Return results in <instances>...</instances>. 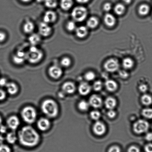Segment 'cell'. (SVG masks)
Wrapping results in <instances>:
<instances>
[{"label":"cell","mask_w":152,"mask_h":152,"mask_svg":"<svg viewBox=\"0 0 152 152\" xmlns=\"http://www.w3.org/2000/svg\"><path fill=\"white\" fill-rule=\"evenodd\" d=\"M18 139L20 144L25 147H31L39 143V134L33 128L30 126L23 127L18 132Z\"/></svg>","instance_id":"6da1fadb"},{"label":"cell","mask_w":152,"mask_h":152,"mask_svg":"<svg viewBox=\"0 0 152 152\" xmlns=\"http://www.w3.org/2000/svg\"><path fill=\"white\" fill-rule=\"evenodd\" d=\"M41 110L47 117L54 118L58 114L59 109L58 104L52 99H47L41 104Z\"/></svg>","instance_id":"7a4b0ae2"},{"label":"cell","mask_w":152,"mask_h":152,"mask_svg":"<svg viewBox=\"0 0 152 152\" xmlns=\"http://www.w3.org/2000/svg\"><path fill=\"white\" fill-rule=\"evenodd\" d=\"M44 55L42 50L35 46L31 45L26 52V60L31 64H37L42 60Z\"/></svg>","instance_id":"3957f363"},{"label":"cell","mask_w":152,"mask_h":152,"mask_svg":"<svg viewBox=\"0 0 152 152\" xmlns=\"http://www.w3.org/2000/svg\"><path fill=\"white\" fill-rule=\"evenodd\" d=\"M21 116L23 120L29 124L33 123L36 120L37 113L34 107H24L21 112Z\"/></svg>","instance_id":"277c9868"},{"label":"cell","mask_w":152,"mask_h":152,"mask_svg":"<svg viewBox=\"0 0 152 152\" xmlns=\"http://www.w3.org/2000/svg\"><path fill=\"white\" fill-rule=\"evenodd\" d=\"M71 15L75 21L82 22L86 19L88 15V11L85 7H77L72 10Z\"/></svg>","instance_id":"5b68a950"},{"label":"cell","mask_w":152,"mask_h":152,"mask_svg":"<svg viewBox=\"0 0 152 152\" xmlns=\"http://www.w3.org/2000/svg\"><path fill=\"white\" fill-rule=\"evenodd\" d=\"M133 128L134 132L136 134H140L144 133L148 130L149 124L147 121L140 119L134 124Z\"/></svg>","instance_id":"8992f818"},{"label":"cell","mask_w":152,"mask_h":152,"mask_svg":"<svg viewBox=\"0 0 152 152\" xmlns=\"http://www.w3.org/2000/svg\"><path fill=\"white\" fill-rule=\"evenodd\" d=\"M38 31L41 36L47 37L51 34L53 29L49 24L43 22L39 23L38 26Z\"/></svg>","instance_id":"52a82bcc"},{"label":"cell","mask_w":152,"mask_h":152,"mask_svg":"<svg viewBox=\"0 0 152 152\" xmlns=\"http://www.w3.org/2000/svg\"><path fill=\"white\" fill-rule=\"evenodd\" d=\"M119 63L117 60L111 58L107 60L104 65V69L107 72H114L119 69Z\"/></svg>","instance_id":"ba28073f"},{"label":"cell","mask_w":152,"mask_h":152,"mask_svg":"<svg viewBox=\"0 0 152 152\" xmlns=\"http://www.w3.org/2000/svg\"><path fill=\"white\" fill-rule=\"evenodd\" d=\"M50 76L53 79H57L62 76L63 71L61 67L57 65L50 66L48 70Z\"/></svg>","instance_id":"9c48e42d"},{"label":"cell","mask_w":152,"mask_h":152,"mask_svg":"<svg viewBox=\"0 0 152 152\" xmlns=\"http://www.w3.org/2000/svg\"><path fill=\"white\" fill-rule=\"evenodd\" d=\"M26 60V52L20 50L17 51L12 57L13 62L16 64H23Z\"/></svg>","instance_id":"30bf717a"},{"label":"cell","mask_w":152,"mask_h":152,"mask_svg":"<svg viewBox=\"0 0 152 152\" xmlns=\"http://www.w3.org/2000/svg\"><path fill=\"white\" fill-rule=\"evenodd\" d=\"M57 19L56 13L52 10H48L46 12L44 15L43 22L50 24L55 23Z\"/></svg>","instance_id":"8fae6325"},{"label":"cell","mask_w":152,"mask_h":152,"mask_svg":"<svg viewBox=\"0 0 152 152\" xmlns=\"http://www.w3.org/2000/svg\"><path fill=\"white\" fill-rule=\"evenodd\" d=\"M93 130L96 135L101 136L105 133L106 128L105 125L102 122L97 121L93 125Z\"/></svg>","instance_id":"7c38bea8"},{"label":"cell","mask_w":152,"mask_h":152,"mask_svg":"<svg viewBox=\"0 0 152 152\" xmlns=\"http://www.w3.org/2000/svg\"><path fill=\"white\" fill-rule=\"evenodd\" d=\"M20 121L18 118L15 116H11L7 121L8 127L12 130H15L20 125Z\"/></svg>","instance_id":"4fadbf2b"},{"label":"cell","mask_w":152,"mask_h":152,"mask_svg":"<svg viewBox=\"0 0 152 152\" xmlns=\"http://www.w3.org/2000/svg\"><path fill=\"white\" fill-rule=\"evenodd\" d=\"M89 104L94 108H99L101 107L102 104V100L99 96L94 94L89 99Z\"/></svg>","instance_id":"5bb4252c"},{"label":"cell","mask_w":152,"mask_h":152,"mask_svg":"<svg viewBox=\"0 0 152 152\" xmlns=\"http://www.w3.org/2000/svg\"><path fill=\"white\" fill-rule=\"evenodd\" d=\"M37 127L40 130L45 131L47 130L50 127L51 124L50 121L46 118H41L38 120Z\"/></svg>","instance_id":"9a60e30c"},{"label":"cell","mask_w":152,"mask_h":152,"mask_svg":"<svg viewBox=\"0 0 152 152\" xmlns=\"http://www.w3.org/2000/svg\"><path fill=\"white\" fill-rule=\"evenodd\" d=\"M63 92L68 94H73L76 91V86L72 82H68L65 83L62 87Z\"/></svg>","instance_id":"2e32d148"},{"label":"cell","mask_w":152,"mask_h":152,"mask_svg":"<svg viewBox=\"0 0 152 152\" xmlns=\"http://www.w3.org/2000/svg\"><path fill=\"white\" fill-rule=\"evenodd\" d=\"M104 21L107 26L112 27L115 25L116 19L113 15L107 13L104 16Z\"/></svg>","instance_id":"e0dca14e"},{"label":"cell","mask_w":152,"mask_h":152,"mask_svg":"<svg viewBox=\"0 0 152 152\" xmlns=\"http://www.w3.org/2000/svg\"><path fill=\"white\" fill-rule=\"evenodd\" d=\"M78 89L79 94L81 95L86 96L91 92V88L89 84L87 83L83 82L80 85Z\"/></svg>","instance_id":"ac0fdd59"},{"label":"cell","mask_w":152,"mask_h":152,"mask_svg":"<svg viewBox=\"0 0 152 152\" xmlns=\"http://www.w3.org/2000/svg\"><path fill=\"white\" fill-rule=\"evenodd\" d=\"M41 35L39 34L32 33L28 38L29 42L32 46H37L41 42Z\"/></svg>","instance_id":"d6986e66"},{"label":"cell","mask_w":152,"mask_h":152,"mask_svg":"<svg viewBox=\"0 0 152 152\" xmlns=\"http://www.w3.org/2000/svg\"><path fill=\"white\" fill-rule=\"evenodd\" d=\"M76 34L77 37L80 38H83L85 37L88 34V30L86 26H81L77 28L76 30Z\"/></svg>","instance_id":"ffe728a7"},{"label":"cell","mask_w":152,"mask_h":152,"mask_svg":"<svg viewBox=\"0 0 152 152\" xmlns=\"http://www.w3.org/2000/svg\"><path fill=\"white\" fill-rule=\"evenodd\" d=\"M35 28L34 23L30 20L26 21L23 25V29L25 33L31 34L33 33Z\"/></svg>","instance_id":"44dd1931"},{"label":"cell","mask_w":152,"mask_h":152,"mask_svg":"<svg viewBox=\"0 0 152 152\" xmlns=\"http://www.w3.org/2000/svg\"><path fill=\"white\" fill-rule=\"evenodd\" d=\"M105 107L109 110H113L116 106L117 102L114 98L113 97H109L105 100L104 102Z\"/></svg>","instance_id":"7402d4cb"},{"label":"cell","mask_w":152,"mask_h":152,"mask_svg":"<svg viewBox=\"0 0 152 152\" xmlns=\"http://www.w3.org/2000/svg\"><path fill=\"white\" fill-rule=\"evenodd\" d=\"M6 87L7 91L11 95H15L18 91V87L14 83H8Z\"/></svg>","instance_id":"603a6c76"},{"label":"cell","mask_w":152,"mask_h":152,"mask_svg":"<svg viewBox=\"0 0 152 152\" xmlns=\"http://www.w3.org/2000/svg\"><path fill=\"white\" fill-rule=\"evenodd\" d=\"M73 5V0H61L60 6L64 11H67L72 8Z\"/></svg>","instance_id":"cb8c5ba5"},{"label":"cell","mask_w":152,"mask_h":152,"mask_svg":"<svg viewBox=\"0 0 152 152\" xmlns=\"http://www.w3.org/2000/svg\"><path fill=\"white\" fill-rule=\"evenodd\" d=\"M105 85L107 91L110 92L116 91L118 88L117 83L112 80H108L105 82Z\"/></svg>","instance_id":"d4e9b609"},{"label":"cell","mask_w":152,"mask_h":152,"mask_svg":"<svg viewBox=\"0 0 152 152\" xmlns=\"http://www.w3.org/2000/svg\"><path fill=\"white\" fill-rule=\"evenodd\" d=\"M99 23L98 19L95 17H92L88 19L87 22V26L90 28L94 29L98 26Z\"/></svg>","instance_id":"484cf974"},{"label":"cell","mask_w":152,"mask_h":152,"mask_svg":"<svg viewBox=\"0 0 152 152\" xmlns=\"http://www.w3.org/2000/svg\"><path fill=\"white\" fill-rule=\"evenodd\" d=\"M122 66L125 69H130L132 68L134 66L133 60L129 57H126L123 60Z\"/></svg>","instance_id":"4316f807"},{"label":"cell","mask_w":152,"mask_h":152,"mask_svg":"<svg viewBox=\"0 0 152 152\" xmlns=\"http://www.w3.org/2000/svg\"><path fill=\"white\" fill-rule=\"evenodd\" d=\"M150 11V7L147 4H142L139 7V14L141 16H146L148 14Z\"/></svg>","instance_id":"83f0119b"},{"label":"cell","mask_w":152,"mask_h":152,"mask_svg":"<svg viewBox=\"0 0 152 152\" xmlns=\"http://www.w3.org/2000/svg\"><path fill=\"white\" fill-rule=\"evenodd\" d=\"M126 10L124 5L122 4H118L114 8L115 13L118 15H122L124 14Z\"/></svg>","instance_id":"f1b7e54d"},{"label":"cell","mask_w":152,"mask_h":152,"mask_svg":"<svg viewBox=\"0 0 152 152\" xmlns=\"http://www.w3.org/2000/svg\"><path fill=\"white\" fill-rule=\"evenodd\" d=\"M17 137L15 133L14 132H10L7 134L6 140L10 144H14L17 140Z\"/></svg>","instance_id":"f546056e"},{"label":"cell","mask_w":152,"mask_h":152,"mask_svg":"<svg viewBox=\"0 0 152 152\" xmlns=\"http://www.w3.org/2000/svg\"><path fill=\"white\" fill-rule=\"evenodd\" d=\"M141 101L144 105H150L152 103V97L148 94H144L141 97Z\"/></svg>","instance_id":"4dcf8cb0"},{"label":"cell","mask_w":152,"mask_h":152,"mask_svg":"<svg viewBox=\"0 0 152 152\" xmlns=\"http://www.w3.org/2000/svg\"><path fill=\"white\" fill-rule=\"evenodd\" d=\"M44 4L46 7L50 9H54L58 5L57 0H44Z\"/></svg>","instance_id":"1f68e13d"},{"label":"cell","mask_w":152,"mask_h":152,"mask_svg":"<svg viewBox=\"0 0 152 152\" xmlns=\"http://www.w3.org/2000/svg\"><path fill=\"white\" fill-rule=\"evenodd\" d=\"M89 103L87 102L85 100H82L78 104V108L81 111H86L89 108Z\"/></svg>","instance_id":"d6a6232c"},{"label":"cell","mask_w":152,"mask_h":152,"mask_svg":"<svg viewBox=\"0 0 152 152\" xmlns=\"http://www.w3.org/2000/svg\"><path fill=\"white\" fill-rule=\"evenodd\" d=\"M60 64L64 67H68L72 64V60L69 57H64L60 61Z\"/></svg>","instance_id":"836d02e7"},{"label":"cell","mask_w":152,"mask_h":152,"mask_svg":"<svg viewBox=\"0 0 152 152\" xmlns=\"http://www.w3.org/2000/svg\"><path fill=\"white\" fill-rule=\"evenodd\" d=\"M66 29L69 32H73L75 31L76 28V26L75 21L70 20L66 23Z\"/></svg>","instance_id":"e575fe53"},{"label":"cell","mask_w":152,"mask_h":152,"mask_svg":"<svg viewBox=\"0 0 152 152\" xmlns=\"http://www.w3.org/2000/svg\"><path fill=\"white\" fill-rule=\"evenodd\" d=\"M142 115L147 119H152V109L147 108L144 109L142 112Z\"/></svg>","instance_id":"d590c367"},{"label":"cell","mask_w":152,"mask_h":152,"mask_svg":"<svg viewBox=\"0 0 152 152\" xmlns=\"http://www.w3.org/2000/svg\"><path fill=\"white\" fill-rule=\"evenodd\" d=\"M90 115L91 118L96 121L98 120L101 116L100 112L97 110H93L91 112Z\"/></svg>","instance_id":"8d00e7d4"},{"label":"cell","mask_w":152,"mask_h":152,"mask_svg":"<svg viewBox=\"0 0 152 152\" xmlns=\"http://www.w3.org/2000/svg\"><path fill=\"white\" fill-rule=\"evenodd\" d=\"M85 77L87 81H91L95 79L96 75L95 73L92 72H88L85 74Z\"/></svg>","instance_id":"74e56055"},{"label":"cell","mask_w":152,"mask_h":152,"mask_svg":"<svg viewBox=\"0 0 152 152\" xmlns=\"http://www.w3.org/2000/svg\"><path fill=\"white\" fill-rule=\"evenodd\" d=\"M93 88L96 91H100L102 88V83L101 81L97 80L94 83Z\"/></svg>","instance_id":"f35d334b"},{"label":"cell","mask_w":152,"mask_h":152,"mask_svg":"<svg viewBox=\"0 0 152 152\" xmlns=\"http://www.w3.org/2000/svg\"><path fill=\"white\" fill-rule=\"evenodd\" d=\"M0 152H11V150L8 146L1 144L0 145Z\"/></svg>","instance_id":"ab89813d"},{"label":"cell","mask_w":152,"mask_h":152,"mask_svg":"<svg viewBox=\"0 0 152 152\" xmlns=\"http://www.w3.org/2000/svg\"><path fill=\"white\" fill-rule=\"evenodd\" d=\"M112 8V5L110 3H106L103 6V10L106 12H109L111 10Z\"/></svg>","instance_id":"60d3db41"},{"label":"cell","mask_w":152,"mask_h":152,"mask_svg":"<svg viewBox=\"0 0 152 152\" xmlns=\"http://www.w3.org/2000/svg\"><path fill=\"white\" fill-rule=\"evenodd\" d=\"M108 152H121V150L118 146H113L109 149Z\"/></svg>","instance_id":"b9f144b4"},{"label":"cell","mask_w":152,"mask_h":152,"mask_svg":"<svg viewBox=\"0 0 152 152\" xmlns=\"http://www.w3.org/2000/svg\"><path fill=\"white\" fill-rule=\"evenodd\" d=\"M127 152H140V151L136 146H131L128 149Z\"/></svg>","instance_id":"7bdbcfd3"},{"label":"cell","mask_w":152,"mask_h":152,"mask_svg":"<svg viewBox=\"0 0 152 152\" xmlns=\"http://www.w3.org/2000/svg\"><path fill=\"white\" fill-rule=\"evenodd\" d=\"M116 112L113 110H109L108 112H107V115L108 117L110 118L113 119L116 116Z\"/></svg>","instance_id":"ee69618b"},{"label":"cell","mask_w":152,"mask_h":152,"mask_svg":"<svg viewBox=\"0 0 152 152\" xmlns=\"http://www.w3.org/2000/svg\"><path fill=\"white\" fill-rule=\"evenodd\" d=\"M7 35L5 32L0 31V42H4L6 39Z\"/></svg>","instance_id":"f6af8a7d"},{"label":"cell","mask_w":152,"mask_h":152,"mask_svg":"<svg viewBox=\"0 0 152 152\" xmlns=\"http://www.w3.org/2000/svg\"><path fill=\"white\" fill-rule=\"evenodd\" d=\"M8 82L5 78H2L0 79V86L6 87Z\"/></svg>","instance_id":"bcb514c9"},{"label":"cell","mask_w":152,"mask_h":152,"mask_svg":"<svg viewBox=\"0 0 152 152\" xmlns=\"http://www.w3.org/2000/svg\"><path fill=\"white\" fill-rule=\"evenodd\" d=\"M139 90L141 92L145 93L148 90V87L147 85L142 84L140 86H139Z\"/></svg>","instance_id":"7dc6e473"},{"label":"cell","mask_w":152,"mask_h":152,"mask_svg":"<svg viewBox=\"0 0 152 152\" xmlns=\"http://www.w3.org/2000/svg\"><path fill=\"white\" fill-rule=\"evenodd\" d=\"M144 150L145 152H152V144H148L145 146Z\"/></svg>","instance_id":"c3c4849f"},{"label":"cell","mask_w":152,"mask_h":152,"mask_svg":"<svg viewBox=\"0 0 152 152\" xmlns=\"http://www.w3.org/2000/svg\"><path fill=\"white\" fill-rule=\"evenodd\" d=\"M6 97V94L5 91L2 89H0V101L5 99Z\"/></svg>","instance_id":"681fc988"},{"label":"cell","mask_w":152,"mask_h":152,"mask_svg":"<svg viewBox=\"0 0 152 152\" xmlns=\"http://www.w3.org/2000/svg\"><path fill=\"white\" fill-rule=\"evenodd\" d=\"M119 75L122 78H126L128 77V74L125 71H121L119 72Z\"/></svg>","instance_id":"f907efd6"},{"label":"cell","mask_w":152,"mask_h":152,"mask_svg":"<svg viewBox=\"0 0 152 152\" xmlns=\"http://www.w3.org/2000/svg\"><path fill=\"white\" fill-rule=\"evenodd\" d=\"M7 131V128L4 125H1L0 126V133L1 134H5Z\"/></svg>","instance_id":"816d5d0a"},{"label":"cell","mask_w":152,"mask_h":152,"mask_svg":"<svg viewBox=\"0 0 152 152\" xmlns=\"http://www.w3.org/2000/svg\"><path fill=\"white\" fill-rule=\"evenodd\" d=\"M145 138L146 140L147 141H152V133L149 132L146 134Z\"/></svg>","instance_id":"f5cc1de1"},{"label":"cell","mask_w":152,"mask_h":152,"mask_svg":"<svg viewBox=\"0 0 152 152\" xmlns=\"http://www.w3.org/2000/svg\"><path fill=\"white\" fill-rule=\"evenodd\" d=\"M76 1L80 4H85L89 2L90 0H76Z\"/></svg>","instance_id":"db71d44e"},{"label":"cell","mask_w":152,"mask_h":152,"mask_svg":"<svg viewBox=\"0 0 152 152\" xmlns=\"http://www.w3.org/2000/svg\"><path fill=\"white\" fill-rule=\"evenodd\" d=\"M124 3L126 5H129L132 2V0H122Z\"/></svg>","instance_id":"11a10c76"},{"label":"cell","mask_w":152,"mask_h":152,"mask_svg":"<svg viewBox=\"0 0 152 152\" xmlns=\"http://www.w3.org/2000/svg\"><path fill=\"white\" fill-rule=\"evenodd\" d=\"M5 140V138L2 135H0V144H2Z\"/></svg>","instance_id":"9f6ffc18"},{"label":"cell","mask_w":152,"mask_h":152,"mask_svg":"<svg viewBox=\"0 0 152 152\" xmlns=\"http://www.w3.org/2000/svg\"><path fill=\"white\" fill-rule=\"evenodd\" d=\"M32 0H21L22 2L24 3H28L31 2Z\"/></svg>","instance_id":"6f0895ef"},{"label":"cell","mask_w":152,"mask_h":152,"mask_svg":"<svg viewBox=\"0 0 152 152\" xmlns=\"http://www.w3.org/2000/svg\"><path fill=\"white\" fill-rule=\"evenodd\" d=\"M36 1L38 3H41L44 2V0H36Z\"/></svg>","instance_id":"680465c9"},{"label":"cell","mask_w":152,"mask_h":152,"mask_svg":"<svg viewBox=\"0 0 152 152\" xmlns=\"http://www.w3.org/2000/svg\"><path fill=\"white\" fill-rule=\"evenodd\" d=\"M2 118H1V116H0V125H1V123H2Z\"/></svg>","instance_id":"91938a15"}]
</instances>
